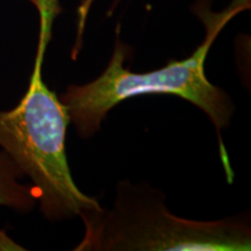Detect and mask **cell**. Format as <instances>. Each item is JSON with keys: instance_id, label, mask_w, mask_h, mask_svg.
Segmentation results:
<instances>
[{"instance_id": "1", "label": "cell", "mask_w": 251, "mask_h": 251, "mask_svg": "<svg viewBox=\"0 0 251 251\" xmlns=\"http://www.w3.org/2000/svg\"><path fill=\"white\" fill-rule=\"evenodd\" d=\"M250 7V0H233L221 12L212 11L208 2L199 0L194 13L205 25L202 43L187 58L170 61L165 67L144 74L125 68L129 47L120 36L105 71L84 85H70L59 97L67 108L70 122L81 139H89L100 129L108 112L124 100L142 94H171L192 102L206 113L216 133L230 124L235 106L227 92L209 81L205 74V62L213 43L226 25L238 13Z\"/></svg>"}, {"instance_id": "2", "label": "cell", "mask_w": 251, "mask_h": 251, "mask_svg": "<svg viewBox=\"0 0 251 251\" xmlns=\"http://www.w3.org/2000/svg\"><path fill=\"white\" fill-rule=\"evenodd\" d=\"M85 233L75 251H249V219L199 221L175 215L165 196L122 180L111 208L80 214Z\"/></svg>"}, {"instance_id": "3", "label": "cell", "mask_w": 251, "mask_h": 251, "mask_svg": "<svg viewBox=\"0 0 251 251\" xmlns=\"http://www.w3.org/2000/svg\"><path fill=\"white\" fill-rule=\"evenodd\" d=\"M69 124L65 106L43 81L42 63L35 62L20 102L0 111V149L30 178L40 211L49 221L71 220L101 208L72 178L65 151Z\"/></svg>"}, {"instance_id": "4", "label": "cell", "mask_w": 251, "mask_h": 251, "mask_svg": "<svg viewBox=\"0 0 251 251\" xmlns=\"http://www.w3.org/2000/svg\"><path fill=\"white\" fill-rule=\"evenodd\" d=\"M24 172L13 159L0 149V206L19 213H29L37 203V192L33 185L21 183Z\"/></svg>"}, {"instance_id": "5", "label": "cell", "mask_w": 251, "mask_h": 251, "mask_svg": "<svg viewBox=\"0 0 251 251\" xmlns=\"http://www.w3.org/2000/svg\"><path fill=\"white\" fill-rule=\"evenodd\" d=\"M36 8L39 9L41 30H40V41L39 50H37V57L43 58L46 47L48 45L50 37H51L52 23L56 15L61 13L59 7V0H30Z\"/></svg>"}, {"instance_id": "6", "label": "cell", "mask_w": 251, "mask_h": 251, "mask_svg": "<svg viewBox=\"0 0 251 251\" xmlns=\"http://www.w3.org/2000/svg\"><path fill=\"white\" fill-rule=\"evenodd\" d=\"M94 0H81L79 7H78V21H77V36L75 46L80 47L81 41H83V34L85 30L86 20L89 17L90 9L92 7Z\"/></svg>"}, {"instance_id": "7", "label": "cell", "mask_w": 251, "mask_h": 251, "mask_svg": "<svg viewBox=\"0 0 251 251\" xmlns=\"http://www.w3.org/2000/svg\"><path fill=\"white\" fill-rule=\"evenodd\" d=\"M122 1V0H114V1H113V4H112V7H111V9H109L108 11V15H111L112 13H113V11H114V8L117 7V6L120 4V2Z\"/></svg>"}]
</instances>
